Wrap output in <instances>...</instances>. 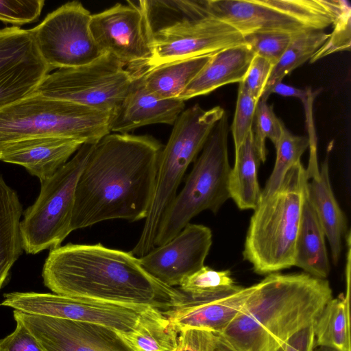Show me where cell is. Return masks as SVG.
Returning <instances> with one entry per match:
<instances>
[{"label":"cell","mask_w":351,"mask_h":351,"mask_svg":"<svg viewBox=\"0 0 351 351\" xmlns=\"http://www.w3.org/2000/svg\"><path fill=\"white\" fill-rule=\"evenodd\" d=\"M92 144H83L51 177L40 181V193L23 213L20 230L23 250L36 254L60 246L72 232L77 182Z\"/></svg>","instance_id":"cell-8"},{"label":"cell","mask_w":351,"mask_h":351,"mask_svg":"<svg viewBox=\"0 0 351 351\" xmlns=\"http://www.w3.org/2000/svg\"><path fill=\"white\" fill-rule=\"evenodd\" d=\"M254 56V53L245 43L213 54L178 99L184 101L197 96L207 95L226 84L240 83Z\"/></svg>","instance_id":"cell-20"},{"label":"cell","mask_w":351,"mask_h":351,"mask_svg":"<svg viewBox=\"0 0 351 351\" xmlns=\"http://www.w3.org/2000/svg\"><path fill=\"white\" fill-rule=\"evenodd\" d=\"M282 346L286 351H314L313 323L294 333Z\"/></svg>","instance_id":"cell-39"},{"label":"cell","mask_w":351,"mask_h":351,"mask_svg":"<svg viewBox=\"0 0 351 351\" xmlns=\"http://www.w3.org/2000/svg\"><path fill=\"white\" fill-rule=\"evenodd\" d=\"M0 305L32 315L99 324L118 332L132 331L149 307L36 292L5 293Z\"/></svg>","instance_id":"cell-12"},{"label":"cell","mask_w":351,"mask_h":351,"mask_svg":"<svg viewBox=\"0 0 351 351\" xmlns=\"http://www.w3.org/2000/svg\"><path fill=\"white\" fill-rule=\"evenodd\" d=\"M180 340L193 351H237L217 332L190 329L180 332Z\"/></svg>","instance_id":"cell-37"},{"label":"cell","mask_w":351,"mask_h":351,"mask_svg":"<svg viewBox=\"0 0 351 351\" xmlns=\"http://www.w3.org/2000/svg\"><path fill=\"white\" fill-rule=\"evenodd\" d=\"M90 28L102 53L116 58L132 75L146 70L154 53V36L140 1L116 3L93 14Z\"/></svg>","instance_id":"cell-10"},{"label":"cell","mask_w":351,"mask_h":351,"mask_svg":"<svg viewBox=\"0 0 351 351\" xmlns=\"http://www.w3.org/2000/svg\"><path fill=\"white\" fill-rule=\"evenodd\" d=\"M325 237L306 193L295 242L293 266L313 277L326 279L330 273V263Z\"/></svg>","instance_id":"cell-22"},{"label":"cell","mask_w":351,"mask_h":351,"mask_svg":"<svg viewBox=\"0 0 351 351\" xmlns=\"http://www.w3.org/2000/svg\"><path fill=\"white\" fill-rule=\"evenodd\" d=\"M350 8L344 11L332 24L334 30L328 40L310 60L311 62L333 52L350 47Z\"/></svg>","instance_id":"cell-36"},{"label":"cell","mask_w":351,"mask_h":351,"mask_svg":"<svg viewBox=\"0 0 351 351\" xmlns=\"http://www.w3.org/2000/svg\"><path fill=\"white\" fill-rule=\"evenodd\" d=\"M23 206L16 191L0 173V289L23 248L20 230Z\"/></svg>","instance_id":"cell-23"},{"label":"cell","mask_w":351,"mask_h":351,"mask_svg":"<svg viewBox=\"0 0 351 351\" xmlns=\"http://www.w3.org/2000/svg\"><path fill=\"white\" fill-rule=\"evenodd\" d=\"M274 66L265 58L254 55L243 79L239 83L252 97L259 101L265 91Z\"/></svg>","instance_id":"cell-35"},{"label":"cell","mask_w":351,"mask_h":351,"mask_svg":"<svg viewBox=\"0 0 351 351\" xmlns=\"http://www.w3.org/2000/svg\"><path fill=\"white\" fill-rule=\"evenodd\" d=\"M329 35L324 30L306 31L295 34L279 61L274 66L261 98L274 84L282 82L286 75L311 60L326 43Z\"/></svg>","instance_id":"cell-28"},{"label":"cell","mask_w":351,"mask_h":351,"mask_svg":"<svg viewBox=\"0 0 351 351\" xmlns=\"http://www.w3.org/2000/svg\"><path fill=\"white\" fill-rule=\"evenodd\" d=\"M202 4L206 15L226 22L243 36L324 30L350 8L348 1L339 0H207Z\"/></svg>","instance_id":"cell-7"},{"label":"cell","mask_w":351,"mask_h":351,"mask_svg":"<svg viewBox=\"0 0 351 351\" xmlns=\"http://www.w3.org/2000/svg\"><path fill=\"white\" fill-rule=\"evenodd\" d=\"M328 280L306 273H271L219 333L237 351H276L314 323L332 298Z\"/></svg>","instance_id":"cell-3"},{"label":"cell","mask_w":351,"mask_h":351,"mask_svg":"<svg viewBox=\"0 0 351 351\" xmlns=\"http://www.w3.org/2000/svg\"><path fill=\"white\" fill-rule=\"evenodd\" d=\"M130 90L112 116L110 132L128 134L155 123L173 125L184 108L179 99H161L145 86L141 75H133Z\"/></svg>","instance_id":"cell-18"},{"label":"cell","mask_w":351,"mask_h":351,"mask_svg":"<svg viewBox=\"0 0 351 351\" xmlns=\"http://www.w3.org/2000/svg\"><path fill=\"white\" fill-rule=\"evenodd\" d=\"M45 287L53 293L168 311L185 298L178 289L149 274L131 252L101 243H69L51 249L43 265Z\"/></svg>","instance_id":"cell-2"},{"label":"cell","mask_w":351,"mask_h":351,"mask_svg":"<svg viewBox=\"0 0 351 351\" xmlns=\"http://www.w3.org/2000/svg\"><path fill=\"white\" fill-rule=\"evenodd\" d=\"M112 114L38 94L0 109V156L29 139L60 137L95 144L110 132Z\"/></svg>","instance_id":"cell-5"},{"label":"cell","mask_w":351,"mask_h":351,"mask_svg":"<svg viewBox=\"0 0 351 351\" xmlns=\"http://www.w3.org/2000/svg\"><path fill=\"white\" fill-rule=\"evenodd\" d=\"M163 146L147 135L109 134L95 144L78 178L72 231L111 219H145Z\"/></svg>","instance_id":"cell-1"},{"label":"cell","mask_w":351,"mask_h":351,"mask_svg":"<svg viewBox=\"0 0 351 351\" xmlns=\"http://www.w3.org/2000/svg\"><path fill=\"white\" fill-rule=\"evenodd\" d=\"M51 71L32 29H0V109L34 95Z\"/></svg>","instance_id":"cell-14"},{"label":"cell","mask_w":351,"mask_h":351,"mask_svg":"<svg viewBox=\"0 0 351 351\" xmlns=\"http://www.w3.org/2000/svg\"><path fill=\"white\" fill-rule=\"evenodd\" d=\"M237 285L228 269L217 271L203 266L193 274L184 278L179 290L191 298H204L236 291Z\"/></svg>","instance_id":"cell-30"},{"label":"cell","mask_w":351,"mask_h":351,"mask_svg":"<svg viewBox=\"0 0 351 351\" xmlns=\"http://www.w3.org/2000/svg\"><path fill=\"white\" fill-rule=\"evenodd\" d=\"M309 180L301 162L254 210L243 256L254 272L269 274L293 266L295 246Z\"/></svg>","instance_id":"cell-4"},{"label":"cell","mask_w":351,"mask_h":351,"mask_svg":"<svg viewBox=\"0 0 351 351\" xmlns=\"http://www.w3.org/2000/svg\"><path fill=\"white\" fill-rule=\"evenodd\" d=\"M133 351H177L180 331L163 311L149 306L129 332H119Z\"/></svg>","instance_id":"cell-26"},{"label":"cell","mask_w":351,"mask_h":351,"mask_svg":"<svg viewBox=\"0 0 351 351\" xmlns=\"http://www.w3.org/2000/svg\"><path fill=\"white\" fill-rule=\"evenodd\" d=\"M284 123L276 115L272 105L266 100L258 101L253 125L254 141L261 162H265L267 156L265 141L269 138L275 146L285 128Z\"/></svg>","instance_id":"cell-31"},{"label":"cell","mask_w":351,"mask_h":351,"mask_svg":"<svg viewBox=\"0 0 351 351\" xmlns=\"http://www.w3.org/2000/svg\"><path fill=\"white\" fill-rule=\"evenodd\" d=\"M83 144L80 140L60 137L29 139L8 147L0 160L23 167L40 182L51 177Z\"/></svg>","instance_id":"cell-19"},{"label":"cell","mask_w":351,"mask_h":351,"mask_svg":"<svg viewBox=\"0 0 351 351\" xmlns=\"http://www.w3.org/2000/svg\"><path fill=\"white\" fill-rule=\"evenodd\" d=\"M44 351H133L119 332L86 322L32 315L14 310Z\"/></svg>","instance_id":"cell-15"},{"label":"cell","mask_w":351,"mask_h":351,"mask_svg":"<svg viewBox=\"0 0 351 351\" xmlns=\"http://www.w3.org/2000/svg\"><path fill=\"white\" fill-rule=\"evenodd\" d=\"M347 260L346 294L330 300L313 323L315 346L336 351H351L350 257Z\"/></svg>","instance_id":"cell-24"},{"label":"cell","mask_w":351,"mask_h":351,"mask_svg":"<svg viewBox=\"0 0 351 351\" xmlns=\"http://www.w3.org/2000/svg\"><path fill=\"white\" fill-rule=\"evenodd\" d=\"M14 330L0 339V351H44L37 339L19 320Z\"/></svg>","instance_id":"cell-38"},{"label":"cell","mask_w":351,"mask_h":351,"mask_svg":"<svg viewBox=\"0 0 351 351\" xmlns=\"http://www.w3.org/2000/svg\"><path fill=\"white\" fill-rule=\"evenodd\" d=\"M45 0H0V21L14 27L36 22Z\"/></svg>","instance_id":"cell-34"},{"label":"cell","mask_w":351,"mask_h":351,"mask_svg":"<svg viewBox=\"0 0 351 351\" xmlns=\"http://www.w3.org/2000/svg\"><path fill=\"white\" fill-rule=\"evenodd\" d=\"M274 147L276 159L273 171L262 190L261 199L273 194L291 167L300 162L302 155L309 147V140L308 136L293 134L285 127Z\"/></svg>","instance_id":"cell-29"},{"label":"cell","mask_w":351,"mask_h":351,"mask_svg":"<svg viewBox=\"0 0 351 351\" xmlns=\"http://www.w3.org/2000/svg\"><path fill=\"white\" fill-rule=\"evenodd\" d=\"M133 77L116 58L104 53L87 64L48 74L34 94L113 114L126 97Z\"/></svg>","instance_id":"cell-9"},{"label":"cell","mask_w":351,"mask_h":351,"mask_svg":"<svg viewBox=\"0 0 351 351\" xmlns=\"http://www.w3.org/2000/svg\"><path fill=\"white\" fill-rule=\"evenodd\" d=\"M177 351H193L192 349L184 344L180 340V345Z\"/></svg>","instance_id":"cell-41"},{"label":"cell","mask_w":351,"mask_h":351,"mask_svg":"<svg viewBox=\"0 0 351 351\" xmlns=\"http://www.w3.org/2000/svg\"><path fill=\"white\" fill-rule=\"evenodd\" d=\"M276 351H286L283 346L279 348Z\"/></svg>","instance_id":"cell-42"},{"label":"cell","mask_w":351,"mask_h":351,"mask_svg":"<svg viewBox=\"0 0 351 351\" xmlns=\"http://www.w3.org/2000/svg\"><path fill=\"white\" fill-rule=\"evenodd\" d=\"M261 162L252 130L235 150L229 176L230 197L241 210H255L261 202L262 190L258 180Z\"/></svg>","instance_id":"cell-25"},{"label":"cell","mask_w":351,"mask_h":351,"mask_svg":"<svg viewBox=\"0 0 351 351\" xmlns=\"http://www.w3.org/2000/svg\"><path fill=\"white\" fill-rule=\"evenodd\" d=\"M91 16L80 2L69 1L32 29L41 56L52 70L85 65L104 54L90 31Z\"/></svg>","instance_id":"cell-11"},{"label":"cell","mask_w":351,"mask_h":351,"mask_svg":"<svg viewBox=\"0 0 351 351\" xmlns=\"http://www.w3.org/2000/svg\"><path fill=\"white\" fill-rule=\"evenodd\" d=\"M212 55L176 60L149 69L141 75L146 88L161 99H178Z\"/></svg>","instance_id":"cell-27"},{"label":"cell","mask_w":351,"mask_h":351,"mask_svg":"<svg viewBox=\"0 0 351 351\" xmlns=\"http://www.w3.org/2000/svg\"><path fill=\"white\" fill-rule=\"evenodd\" d=\"M153 36L154 53L146 70L176 60L213 55L245 43L237 29L210 16L183 19L154 32Z\"/></svg>","instance_id":"cell-13"},{"label":"cell","mask_w":351,"mask_h":351,"mask_svg":"<svg viewBox=\"0 0 351 351\" xmlns=\"http://www.w3.org/2000/svg\"><path fill=\"white\" fill-rule=\"evenodd\" d=\"M328 156L319 174L307 184L311 202L330 244L334 264H337L342 249V239L347 230V220L340 208L330 185Z\"/></svg>","instance_id":"cell-21"},{"label":"cell","mask_w":351,"mask_h":351,"mask_svg":"<svg viewBox=\"0 0 351 351\" xmlns=\"http://www.w3.org/2000/svg\"><path fill=\"white\" fill-rule=\"evenodd\" d=\"M271 93L278 94L285 97H292L300 99L303 104L311 98L315 97V93L311 88L300 89L282 83V82L274 84L261 99L267 100Z\"/></svg>","instance_id":"cell-40"},{"label":"cell","mask_w":351,"mask_h":351,"mask_svg":"<svg viewBox=\"0 0 351 351\" xmlns=\"http://www.w3.org/2000/svg\"><path fill=\"white\" fill-rule=\"evenodd\" d=\"M228 132L226 112L210 134L200 155L194 160L184 187L165 213L156 232L155 247L171 240L202 211L217 213L230 198Z\"/></svg>","instance_id":"cell-6"},{"label":"cell","mask_w":351,"mask_h":351,"mask_svg":"<svg viewBox=\"0 0 351 351\" xmlns=\"http://www.w3.org/2000/svg\"><path fill=\"white\" fill-rule=\"evenodd\" d=\"M212 238L208 227L189 223L171 240L139 257V262L159 282L179 286L184 278L204 266Z\"/></svg>","instance_id":"cell-16"},{"label":"cell","mask_w":351,"mask_h":351,"mask_svg":"<svg viewBox=\"0 0 351 351\" xmlns=\"http://www.w3.org/2000/svg\"><path fill=\"white\" fill-rule=\"evenodd\" d=\"M278 31L254 32L244 36L254 55L259 56L273 66L279 61L295 34Z\"/></svg>","instance_id":"cell-32"},{"label":"cell","mask_w":351,"mask_h":351,"mask_svg":"<svg viewBox=\"0 0 351 351\" xmlns=\"http://www.w3.org/2000/svg\"><path fill=\"white\" fill-rule=\"evenodd\" d=\"M256 288L247 287L204 298H185L165 315L181 332L196 329L220 333L238 314Z\"/></svg>","instance_id":"cell-17"},{"label":"cell","mask_w":351,"mask_h":351,"mask_svg":"<svg viewBox=\"0 0 351 351\" xmlns=\"http://www.w3.org/2000/svg\"><path fill=\"white\" fill-rule=\"evenodd\" d=\"M258 101L239 85L234 119L230 128L234 140V150L240 147L247 134L252 130Z\"/></svg>","instance_id":"cell-33"}]
</instances>
